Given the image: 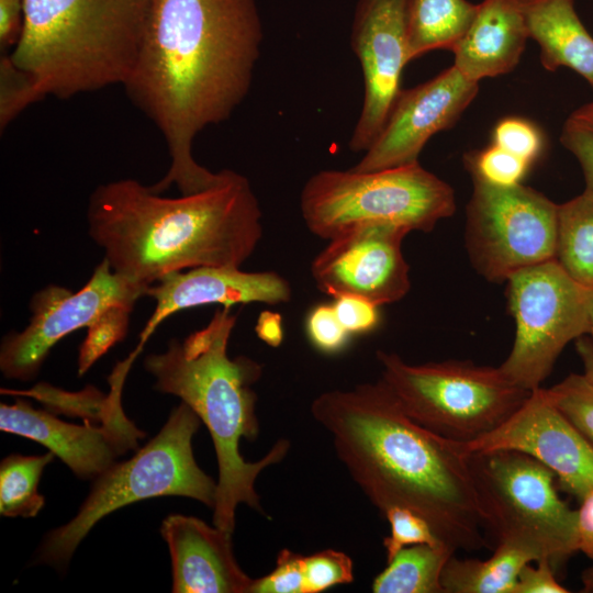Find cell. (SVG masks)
I'll list each match as a JSON object with an SVG mask.
<instances>
[{"mask_svg": "<svg viewBox=\"0 0 593 593\" xmlns=\"http://www.w3.org/2000/svg\"><path fill=\"white\" fill-rule=\"evenodd\" d=\"M264 38L256 0H150L135 63L122 85L163 134L170 166L150 186L180 194L216 184L192 156L193 139L226 121L248 94Z\"/></svg>", "mask_w": 593, "mask_h": 593, "instance_id": "cell-1", "label": "cell"}, {"mask_svg": "<svg viewBox=\"0 0 593 593\" xmlns=\"http://www.w3.org/2000/svg\"><path fill=\"white\" fill-rule=\"evenodd\" d=\"M311 414L382 515L394 506L416 512L455 552L486 547L469 455L413 421L380 380L323 392Z\"/></svg>", "mask_w": 593, "mask_h": 593, "instance_id": "cell-2", "label": "cell"}, {"mask_svg": "<svg viewBox=\"0 0 593 593\" xmlns=\"http://www.w3.org/2000/svg\"><path fill=\"white\" fill-rule=\"evenodd\" d=\"M120 179L97 187L87 220L92 240L123 278L149 287L198 267H240L261 236V210L248 179L230 169L203 191L161 197Z\"/></svg>", "mask_w": 593, "mask_h": 593, "instance_id": "cell-3", "label": "cell"}, {"mask_svg": "<svg viewBox=\"0 0 593 593\" xmlns=\"http://www.w3.org/2000/svg\"><path fill=\"white\" fill-rule=\"evenodd\" d=\"M236 317L231 306L219 309L205 327L181 342L171 339L165 353L144 360L155 378L154 388L180 398L208 427L219 468L213 525L232 534L239 504L265 514L256 479L290 449V441L282 438L258 461H246L239 452L240 439L253 441L259 434L253 385L261 378L262 366L246 356H228Z\"/></svg>", "mask_w": 593, "mask_h": 593, "instance_id": "cell-4", "label": "cell"}, {"mask_svg": "<svg viewBox=\"0 0 593 593\" xmlns=\"http://www.w3.org/2000/svg\"><path fill=\"white\" fill-rule=\"evenodd\" d=\"M12 63L38 101L123 85L135 63L150 0H23Z\"/></svg>", "mask_w": 593, "mask_h": 593, "instance_id": "cell-5", "label": "cell"}, {"mask_svg": "<svg viewBox=\"0 0 593 593\" xmlns=\"http://www.w3.org/2000/svg\"><path fill=\"white\" fill-rule=\"evenodd\" d=\"M200 424L199 416L181 402L159 433L133 457L113 463L94 479L75 517L44 537L36 561L65 567L100 519L138 501L177 495L213 508L216 482L198 466L192 450Z\"/></svg>", "mask_w": 593, "mask_h": 593, "instance_id": "cell-6", "label": "cell"}, {"mask_svg": "<svg viewBox=\"0 0 593 593\" xmlns=\"http://www.w3.org/2000/svg\"><path fill=\"white\" fill-rule=\"evenodd\" d=\"M300 209L309 231L329 240L369 224L429 232L454 214L456 198L447 182L415 163L376 171H318L305 182Z\"/></svg>", "mask_w": 593, "mask_h": 593, "instance_id": "cell-7", "label": "cell"}, {"mask_svg": "<svg viewBox=\"0 0 593 593\" xmlns=\"http://www.w3.org/2000/svg\"><path fill=\"white\" fill-rule=\"evenodd\" d=\"M377 360L379 380L402 410L428 430L458 443L500 426L529 394L500 367L458 360L411 365L383 350L377 351Z\"/></svg>", "mask_w": 593, "mask_h": 593, "instance_id": "cell-8", "label": "cell"}, {"mask_svg": "<svg viewBox=\"0 0 593 593\" xmlns=\"http://www.w3.org/2000/svg\"><path fill=\"white\" fill-rule=\"evenodd\" d=\"M484 532L495 542L515 541L559 566L578 551L577 510L557 491L555 473L513 450L469 455Z\"/></svg>", "mask_w": 593, "mask_h": 593, "instance_id": "cell-9", "label": "cell"}, {"mask_svg": "<svg viewBox=\"0 0 593 593\" xmlns=\"http://www.w3.org/2000/svg\"><path fill=\"white\" fill-rule=\"evenodd\" d=\"M507 304L515 321L511 353L500 366L516 385L541 387L572 340L589 332V288L551 259L507 278Z\"/></svg>", "mask_w": 593, "mask_h": 593, "instance_id": "cell-10", "label": "cell"}, {"mask_svg": "<svg viewBox=\"0 0 593 593\" xmlns=\"http://www.w3.org/2000/svg\"><path fill=\"white\" fill-rule=\"evenodd\" d=\"M466 247L474 269L491 282L557 255L559 205L523 186L493 184L469 172Z\"/></svg>", "mask_w": 593, "mask_h": 593, "instance_id": "cell-11", "label": "cell"}, {"mask_svg": "<svg viewBox=\"0 0 593 593\" xmlns=\"http://www.w3.org/2000/svg\"><path fill=\"white\" fill-rule=\"evenodd\" d=\"M146 290L113 271L105 259L77 292L55 284L43 288L31 298L27 326L1 342V372L8 379H34L51 349L65 336L89 328L113 307L133 309Z\"/></svg>", "mask_w": 593, "mask_h": 593, "instance_id": "cell-12", "label": "cell"}, {"mask_svg": "<svg viewBox=\"0 0 593 593\" xmlns=\"http://www.w3.org/2000/svg\"><path fill=\"white\" fill-rule=\"evenodd\" d=\"M133 350L109 377L111 384L100 426L64 422L54 414L36 410L26 401L0 405V429L45 446L79 478L96 479L115 463V459L138 447L146 434L125 415L121 394L133 360Z\"/></svg>", "mask_w": 593, "mask_h": 593, "instance_id": "cell-13", "label": "cell"}, {"mask_svg": "<svg viewBox=\"0 0 593 593\" xmlns=\"http://www.w3.org/2000/svg\"><path fill=\"white\" fill-rule=\"evenodd\" d=\"M459 444L467 455L492 450L525 454L550 469L559 488L579 501L593 490V447L542 387L530 391L500 426Z\"/></svg>", "mask_w": 593, "mask_h": 593, "instance_id": "cell-14", "label": "cell"}, {"mask_svg": "<svg viewBox=\"0 0 593 593\" xmlns=\"http://www.w3.org/2000/svg\"><path fill=\"white\" fill-rule=\"evenodd\" d=\"M407 0H357L350 44L363 77V102L348 147L366 152L383 128L399 96L410 61L406 36Z\"/></svg>", "mask_w": 593, "mask_h": 593, "instance_id": "cell-15", "label": "cell"}, {"mask_svg": "<svg viewBox=\"0 0 593 593\" xmlns=\"http://www.w3.org/2000/svg\"><path fill=\"white\" fill-rule=\"evenodd\" d=\"M409 233L394 225L369 224L329 239L311 264L317 289L334 299L357 295L378 306L403 299L411 289L402 253Z\"/></svg>", "mask_w": 593, "mask_h": 593, "instance_id": "cell-16", "label": "cell"}, {"mask_svg": "<svg viewBox=\"0 0 593 593\" xmlns=\"http://www.w3.org/2000/svg\"><path fill=\"white\" fill-rule=\"evenodd\" d=\"M478 90L479 82L454 65L424 83L401 90L377 139L351 169L376 171L418 163L427 141L450 128Z\"/></svg>", "mask_w": 593, "mask_h": 593, "instance_id": "cell-17", "label": "cell"}, {"mask_svg": "<svg viewBox=\"0 0 593 593\" xmlns=\"http://www.w3.org/2000/svg\"><path fill=\"white\" fill-rule=\"evenodd\" d=\"M291 294L289 281L275 271L246 272L239 267L219 266L168 273L146 290L145 295L154 299L156 306L137 348L142 350L158 325L179 311L210 304H280L290 301Z\"/></svg>", "mask_w": 593, "mask_h": 593, "instance_id": "cell-18", "label": "cell"}, {"mask_svg": "<svg viewBox=\"0 0 593 593\" xmlns=\"http://www.w3.org/2000/svg\"><path fill=\"white\" fill-rule=\"evenodd\" d=\"M168 545L174 593H249L254 579L239 567L233 534L182 514L167 516L160 527Z\"/></svg>", "mask_w": 593, "mask_h": 593, "instance_id": "cell-19", "label": "cell"}, {"mask_svg": "<svg viewBox=\"0 0 593 593\" xmlns=\"http://www.w3.org/2000/svg\"><path fill=\"white\" fill-rule=\"evenodd\" d=\"M528 38L517 0H482L451 51L454 66L475 82L507 74L517 66Z\"/></svg>", "mask_w": 593, "mask_h": 593, "instance_id": "cell-20", "label": "cell"}, {"mask_svg": "<svg viewBox=\"0 0 593 593\" xmlns=\"http://www.w3.org/2000/svg\"><path fill=\"white\" fill-rule=\"evenodd\" d=\"M517 1L528 36L540 47L544 68H569L593 89V36L580 20L574 0Z\"/></svg>", "mask_w": 593, "mask_h": 593, "instance_id": "cell-21", "label": "cell"}, {"mask_svg": "<svg viewBox=\"0 0 593 593\" xmlns=\"http://www.w3.org/2000/svg\"><path fill=\"white\" fill-rule=\"evenodd\" d=\"M540 559L530 546L500 541L488 559L452 555L444 567L441 585L445 593H513L523 567Z\"/></svg>", "mask_w": 593, "mask_h": 593, "instance_id": "cell-22", "label": "cell"}, {"mask_svg": "<svg viewBox=\"0 0 593 593\" xmlns=\"http://www.w3.org/2000/svg\"><path fill=\"white\" fill-rule=\"evenodd\" d=\"M477 10L478 4L468 0H407L410 61L430 51H452L470 26Z\"/></svg>", "mask_w": 593, "mask_h": 593, "instance_id": "cell-23", "label": "cell"}, {"mask_svg": "<svg viewBox=\"0 0 593 593\" xmlns=\"http://www.w3.org/2000/svg\"><path fill=\"white\" fill-rule=\"evenodd\" d=\"M456 552L440 544L414 545L400 550L372 582L374 593H445L441 573Z\"/></svg>", "mask_w": 593, "mask_h": 593, "instance_id": "cell-24", "label": "cell"}, {"mask_svg": "<svg viewBox=\"0 0 593 593\" xmlns=\"http://www.w3.org/2000/svg\"><path fill=\"white\" fill-rule=\"evenodd\" d=\"M556 259L579 284L593 289V193L559 205Z\"/></svg>", "mask_w": 593, "mask_h": 593, "instance_id": "cell-25", "label": "cell"}, {"mask_svg": "<svg viewBox=\"0 0 593 593\" xmlns=\"http://www.w3.org/2000/svg\"><path fill=\"white\" fill-rule=\"evenodd\" d=\"M55 455H10L0 463V513L5 517L30 518L37 515L45 503L37 486L44 468Z\"/></svg>", "mask_w": 593, "mask_h": 593, "instance_id": "cell-26", "label": "cell"}, {"mask_svg": "<svg viewBox=\"0 0 593 593\" xmlns=\"http://www.w3.org/2000/svg\"><path fill=\"white\" fill-rule=\"evenodd\" d=\"M548 391L559 410L593 447V382L583 373H571Z\"/></svg>", "mask_w": 593, "mask_h": 593, "instance_id": "cell-27", "label": "cell"}, {"mask_svg": "<svg viewBox=\"0 0 593 593\" xmlns=\"http://www.w3.org/2000/svg\"><path fill=\"white\" fill-rule=\"evenodd\" d=\"M463 163L468 172H475L497 186L521 183L530 165L525 159L493 144L482 150L467 153Z\"/></svg>", "mask_w": 593, "mask_h": 593, "instance_id": "cell-28", "label": "cell"}, {"mask_svg": "<svg viewBox=\"0 0 593 593\" xmlns=\"http://www.w3.org/2000/svg\"><path fill=\"white\" fill-rule=\"evenodd\" d=\"M132 310L124 306L113 307L88 328L87 337L79 348V376L87 372L102 355L124 338Z\"/></svg>", "mask_w": 593, "mask_h": 593, "instance_id": "cell-29", "label": "cell"}, {"mask_svg": "<svg viewBox=\"0 0 593 593\" xmlns=\"http://www.w3.org/2000/svg\"><path fill=\"white\" fill-rule=\"evenodd\" d=\"M383 516L390 525V535L384 537L382 541L388 562L405 547L444 544L436 536L429 523L410 508L394 506L389 508Z\"/></svg>", "mask_w": 593, "mask_h": 593, "instance_id": "cell-30", "label": "cell"}, {"mask_svg": "<svg viewBox=\"0 0 593 593\" xmlns=\"http://www.w3.org/2000/svg\"><path fill=\"white\" fill-rule=\"evenodd\" d=\"M304 593H320L354 581L351 558L343 551L325 549L303 559Z\"/></svg>", "mask_w": 593, "mask_h": 593, "instance_id": "cell-31", "label": "cell"}, {"mask_svg": "<svg viewBox=\"0 0 593 593\" xmlns=\"http://www.w3.org/2000/svg\"><path fill=\"white\" fill-rule=\"evenodd\" d=\"M30 76L18 68L9 54L0 58V128L3 131L26 107L37 102Z\"/></svg>", "mask_w": 593, "mask_h": 593, "instance_id": "cell-32", "label": "cell"}, {"mask_svg": "<svg viewBox=\"0 0 593 593\" xmlns=\"http://www.w3.org/2000/svg\"><path fill=\"white\" fill-rule=\"evenodd\" d=\"M492 144L532 164L540 154L542 137L539 130L529 121L506 118L495 125Z\"/></svg>", "mask_w": 593, "mask_h": 593, "instance_id": "cell-33", "label": "cell"}, {"mask_svg": "<svg viewBox=\"0 0 593 593\" xmlns=\"http://www.w3.org/2000/svg\"><path fill=\"white\" fill-rule=\"evenodd\" d=\"M304 556L282 549L277 555L276 568L254 579L249 593H304Z\"/></svg>", "mask_w": 593, "mask_h": 593, "instance_id": "cell-34", "label": "cell"}, {"mask_svg": "<svg viewBox=\"0 0 593 593\" xmlns=\"http://www.w3.org/2000/svg\"><path fill=\"white\" fill-rule=\"evenodd\" d=\"M305 329L310 342L328 354L342 350L350 336L339 322L333 304L314 306L305 318Z\"/></svg>", "mask_w": 593, "mask_h": 593, "instance_id": "cell-35", "label": "cell"}, {"mask_svg": "<svg viewBox=\"0 0 593 593\" xmlns=\"http://www.w3.org/2000/svg\"><path fill=\"white\" fill-rule=\"evenodd\" d=\"M335 313L351 334H366L373 331L380 322L378 305L357 295H339L333 303Z\"/></svg>", "mask_w": 593, "mask_h": 593, "instance_id": "cell-36", "label": "cell"}, {"mask_svg": "<svg viewBox=\"0 0 593 593\" xmlns=\"http://www.w3.org/2000/svg\"><path fill=\"white\" fill-rule=\"evenodd\" d=\"M560 142L579 161L585 189L593 193V131L569 118L562 127Z\"/></svg>", "mask_w": 593, "mask_h": 593, "instance_id": "cell-37", "label": "cell"}, {"mask_svg": "<svg viewBox=\"0 0 593 593\" xmlns=\"http://www.w3.org/2000/svg\"><path fill=\"white\" fill-rule=\"evenodd\" d=\"M527 563L519 571L513 593H568L555 573V567L548 559Z\"/></svg>", "mask_w": 593, "mask_h": 593, "instance_id": "cell-38", "label": "cell"}, {"mask_svg": "<svg viewBox=\"0 0 593 593\" xmlns=\"http://www.w3.org/2000/svg\"><path fill=\"white\" fill-rule=\"evenodd\" d=\"M24 23L23 0H0V48L5 52L15 47L21 38Z\"/></svg>", "mask_w": 593, "mask_h": 593, "instance_id": "cell-39", "label": "cell"}, {"mask_svg": "<svg viewBox=\"0 0 593 593\" xmlns=\"http://www.w3.org/2000/svg\"><path fill=\"white\" fill-rule=\"evenodd\" d=\"M578 551L593 561V490L581 501L577 510Z\"/></svg>", "mask_w": 593, "mask_h": 593, "instance_id": "cell-40", "label": "cell"}, {"mask_svg": "<svg viewBox=\"0 0 593 593\" xmlns=\"http://www.w3.org/2000/svg\"><path fill=\"white\" fill-rule=\"evenodd\" d=\"M255 331L260 340L271 347H278L283 339L281 315L269 310L260 312Z\"/></svg>", "mask_w": 593, "mask_h": 593, "instance_id": "cell-41", "label": "cell"}, {"mask_svg": "<svg viewBox=\"0 0 593 593\" xmlns=\"http://www.w3.org/2000/svg\"><path fill=\"white\" fill-rule=\"evenodd\" d=\"M575 350L583 365V374L593 382V337L583 335L575 339Z\"/></svg>", "mask_w": 593, "mask_h": 593, "instance_id": "cell-42", "label": "cell"}, {"mask_svg": "<svg viewBox=\"0 0 593 593\" xmlns=\"http://www.w3.org/2000/svg\"><path fill=\"white\" fill-rule=\"evenodd\" d=\"M570 118L593 131V100L577 109Z\"/></svg>", "mask_w": 593, "mask_h": 593, "instance_id": "cell-43", "label": "cell"}, {"mask_svg": "<svg viewBox=\"0 0 593 593\" xmlns=\"http://www.w3.org/2000/svg\"><path fill=\"white\" fill-rule=\"evenodd\" d=\"M583 591L593 593V567L584 570L582 573Z\"/></svg>", "mask_w": 593, "mask_h": 593, "instance_id": "cell-44", "label": "cell"}, {"mask_svg": "<svg viewBox=\"0 0 593 593\" xmlns=\"http://www.w3.org/2000/svg\"><path fill=\"white\" fill-rule=\"evenodd\" d=\"M588 335L593 337V289H589V332Z\"/></svg>", "mask_w": 593, "mask_h": 593, "instance_id": "cell-45", "label": "cell"}]
</instances>
